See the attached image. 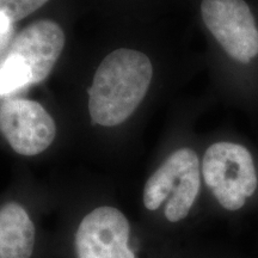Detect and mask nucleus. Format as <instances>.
<instances>
[{"instance_id": "obj_4", "label": "nucleus", "mask_w": 258, "mask_h": 258, "mask_svg": "<svg viewBox=\"0 0 258 258\" xmlns=\"http://www.w3.org/2000/svg\"><path fill=\"white\" fill-rule=\"evenodd\" d=\"M202 179L222 208L238 211L256 192L257 171L250 151L231 141L214 143L201 161Z\"/></svg>"}, {"instance_id": "obj_11", "label": "nucleus", "mask_w": 258, "mask_h": 258, "mask_svg": "<svg viewBox=\"0 0 258 258\" xmlns=\"http://www.w3.org/2000/svg\"><path fill=\"white\" fill-rule=\"evenodd\" d=\"M12 31V24L10 23L8 19L0 16V48L5 46L6 42L9 41L10 36H11Z\"/></svg>"}, {"instance_id": "obj_9", "label": "nucleus", "mask_w": 258, "mask_h": 258, "mask_svg": "<svg viewBox=\"0 0 258 258\" xmlns=\"http://www.w3.org/2000/svg\"><path fill=\"white\" fill-rule=\"evenodd\" d=\"M32 84L31 73L18 56L8 54L0 64V96L10 95L16 90Z\"/></svg>"}, {"instance_id": "obj_10", "label": "nucleus", "mask_w": 258, "mask_h": 258, "mask_svg": "<svg viewBox=\"0 0 258 258\" xmlns=\"http://www.w3.org/2000/svg\"><path fill=\"white\" fill-rule=\"evenodd\" d=\"M48 2L49 0H0V16L14 24L34 14Z\"/></svg>"}, {"instance_id": "obj_1", "label": "nucleus", "mask_w": 258, "mask_h": 258, "mask_svg": "<svg viewBox=\"0 0 258 258\" xmlns=\"http://www.w3.org/2000/svg\"><path fill=\"white\" fill-rule=\"evenodd\" d=\"M44 258H153L148 237L121 208L92 206L55 231Z\"/></svg>"}, {"instance_id": "obj_7", "label": "nucleus", "mask_w": 258, "mask_h": 258, "mask_svg": "<svg viewBox=\"0 0 258 258\" xmlns=\"http://www.w3.org/2000/svg\"><path fill=\"white\" fill-rule=\"evenodd\" d=\"M50 234L25 202L0 203V258H44Z\"/></svg>"}, {"instance_id": "obj_6", "label": "nucleus", "mask_w": 258, "mask_h": 258, "mask_svg": "<svg viewBox=\"0 0 258 258\" xmlns=\"http://www.w3.org/2000/svg\"><path fill=\"white\" fill-rule=\"evenodd\" d=\"M0 133L14 152L23 157H36L53 144L56 125L40 103L9 99L0 105Z\"/></svg>"}, {"instance_id": "obj_8", "label": "nucleus", "mask_w": 258, "mask_h": 258, "mask_svg": "<svg viewBox=\"0 0 258 258\" xmlns=\"http://www.w3.org/2000/svg\"><path fill=\"white\" fill-rule=\"evenodd\" d=\"M63 47L64 34L60 25L50 19H41L19 32L9 54L23 61L30 71L32 84H37L49 76Z\"/></svg>"}, {"instance_id": "obj_3", "label": "nucleus", "mask_w": 258, "mask_h": 258, "mask_svg": "<svg viewBox=\"0 0 258 258\" xmlns=\"http://www.w3.org/2000/svg\"><path fill=\"white\" fill-rule=\"evenodd\" d=\"M201 163L195 151L178 148L169 154L143 190V206L148 213H161L164 220L177 225L189 217L201 190Z\"/></svg>"}, {"instance_id": "obj_5", "label": "nucleus", "mask_w": 258, "mask_h": 258, "mask_svg": "<svg viewBox=\"0 0 258 258\" xmlns=\"http://www.w3.org/2000/svg\"><path fill=\"white\" fill-rule=\"evenodd\" d=\"M203 23L225 53L241 63L258 56V27L244 0H202Z\"/></svg>"}, {"instance_id": "obj_2", "label": "nucleus", "mask_w": 258, "mask_h": 258, "mask_svg": "<svg viewBox=\"0 0 258 258\" xmlns=\"http://www.w3.org/2000/svg\"><path fill=\"white\" fill-rule=\"evenodd\" d=\"M152 77L153 66L146 54L125 48L108 54L89 91L92 121L103 127L123 123L144 101Z\"/></svg>"}]
</instances>
